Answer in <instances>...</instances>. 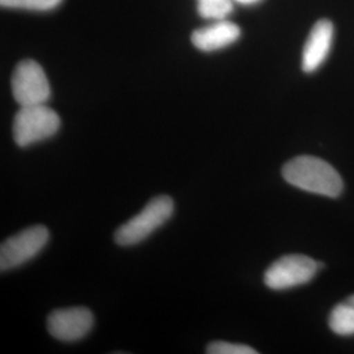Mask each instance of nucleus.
Masks as SVG:
<instances>
[{
    "instance_id": "obj_1",
    "label": "nucleus",
    "mask_w": 354,
    "mask_h": 354,
    "mask_svg": "<svg viewBox=\"0 0 354 354\" xmlns=\"http://www.w3.org/2000/svg\"><path fill=\"white\" fill-rule=\"evenodd\" d=\"M282 176L292 187L326 197H339L344 184L339 172L315 156H297L282 168Z\"/></svg>"
},
{
    "instance_id": "obj_2",
    "label": "nucleus",
    "mask_w": 354,
    "mask_h": 354,
    "mask_svg": "<svg viewBox=\"0 0 354 354\" xmlns=\"http://www.w3.org/2000/svg\"><path fill=\"white\" fill-rule=\"evenodd\" d=\"M174 210L175 203L171 197L159 196L152 198L140 214L117 228L114 232V241L122 247L138 244L147 239L153 231L162 227L172 216Z\"/></svg>"
},
{
    "instance_id": "obj_3",
    "label": "nucleus",
    "mask_w": 354,
    "mask_h": 354,
    "mask_svg": "<svg viewBox=\"0 0 354 354\" xmlns=\"http://www.w3.org/2000/svg\"><path fill=\"white\" fill-rule=\"evenodd\" d=\"M61 127V118L46 104L21 106L13 120V140L19 147L54 137Z\"/></svg>"
},
{
    "instance_id": "obj_4",
    "label": "nucleus",
    "mask_w": 354,
    "mask_h": 354,
    "mask_svg": "<svg viewBox=\"0 0 354 354\" xmlns=\"http://www.w3.org/2000/svg\"><path fill=\"white\" fill-rule=\"evenodd\" d=\"M320 264L304 254H286L266 269L264 282L272 290H288L308 283Z\"/></svg>"
},
{
    "instance_id": "obj_5",
    "label": "nucleus",
    "mask_w": 354,
    "mask_h": 354,
    "mask_svg": "<svg viewBox=\"0 0 354 354\" xmlns=\"http://www.w3.org/2000/svg\"><path fill=\"white\" fill-rule=\"evenodd\" d=\"M49 230L42 226H32L3 241L0 245V269L7 272L23 266L41 252L49 241Z\"/></svg>"
},
{
    "instance_id": "obj_6",
    "label": "nucleus",
    "mask_w": 354,
    "mask_h": 354,
    "mask_svg": "<svg viewBox=\"0 0 354 354\" xmlns=\"http://www.w3.org/2000/svg\"><path fill=\"white\" fill-rule=\"evenodd\" d=\"M13 99L20 106L46 104L51 91L48 76L36 61L26 59L16 66L11 80Z\"/></svg>"
},
{
    "instance_id": "obj_7",
    "label": "nucleus",
    "mask_w": 354,
    "mask_h": 354,
    "mask_svg": "<svg viewBox=\"0 0 354 354\" xmlns=\"http://www.w3.org/2000/svg\"><path fill=\"white\" fill-rule=\"evenodd\" d=\"M93 323V314L87 307H71L53 311L48 317V329L57 340L73 342L86 337Z\"/></svg>"
},
{
    "instance_id": "obj_8",
    "label": "nucleus",
    "mask_w": 354,
    "mask_h": 354,
    "mask_svg": "<svg viewBox=\"0 0 354 354\" xmlns=\"http://www.w3.org/2000/svg\"><path fill=\"white\" fill-rule=\"evenodd\" d=\"M333 41V26L329 20H319L310 32L302 54V70L310 74L317 71L328 57Z\"/></svg>"
},
{
    "instance_id": "obj_9",
    "label": "nucleus",
    "mask_w": 354,
    "mask_h": 354,
    "mask_svg": "<svg viewBox=\"0 0 354 354\" xmlns=\"http://www.w3.org/2000/svg\"><path fill=\"white\" fill-rule=\"evenodd\" d=\"M241 28L228 20H218L212 26L192 33V44L198 50L210 53L227 48L241 37Z\"/></svg>"
},
{
    "instance_id": "obj_10",
    "label": "nucleus",
    "mask_w": 354,
    "mask_h": 354,
    "mask_svg": "<svg viewBox=\"0 0 354 354\" xmlns=\"http://www.w3.org/2000/svg\"><path fill=\"white\" fill-rule=\"evenodd\" d=\"M329 328L339 336L354 335V295L332 310L329 317Z\"/></svg>"
},
{
    "instance_id": "obj_11",
    "label": "nucleus",
    "mask_w": 354,
    "mask_h": 354,
    "mask_svg": "<svg viewBox=\"0 0 354 354\" xmlns=\"http://www.w3.org/2000/svg\"><path fill=\"white\" fill-rule=\"evenodd\" d=\"M232 0H197V12L207 20H225L234 8Z\"/></svg>"
},
{
    "instance_id": "obj_12",
    "label": "nucleus",
    "mask_w": 354,
    "mask_h": 354,
    "mask_svg": "<svg viewBox=\"0 0 354 354\" xmlns=\"http://www.w3.org/2000/svg\"><path fill=\"white\" fill-rule=\"evenodd\" d=\"M64 0H0L3 8L46 12L57 8Z\"/></svg>"
},
{
    "instance_id": "obj_13",
    "label": "nucleus",
    "mask_w": 354,
    "mask_h": 354,
    "mask_svg": "<svg viewBox=\"0 0 354 354\" xmlns=\"http://www.w3.org/2000/svg\"><path fill=\"white\" fill-rule=\"evenodd\" d=\"M206 352L209 354H256L257 351L248 345L231 344L226 342H214L209 344Z\"/></svg>"
},
{
    "instance_id": "obj_14",
    "label": "nucleus",
    "mask_w": 354,
    "mask_h": 354,
    "mask_svg": "<svg viewBox=\"0 0 354 354\" xmlns=\"http://www.w3.org/2000/svg\"><path fill=\"white\" fill-rule=\"evenodd\" d=\"M232 1L239 3V4H243V6H251V4H256V3H259L260 0H232Z\"/></svg>"
}]
</instances>
